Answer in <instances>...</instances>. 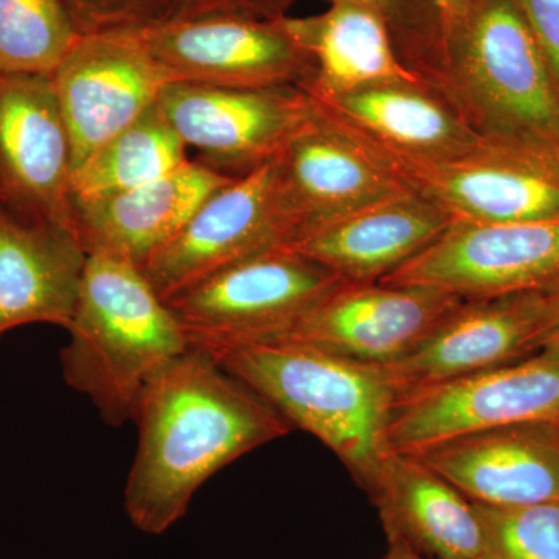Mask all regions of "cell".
Wrapping results in <instances>:
<instances>
[{
  "label": "cell",
  "mask_w": 559,
  "mask_h": 559,
  "mask_svg": "<svg viewBox=\"0 0 559 559\" xmlns=\"http://www.w3.org/2000/svg\"><path fill=\"white\" fill-rule=\"evenodd\" d=\"M559 425V347L404 393L388 428V451L419 454L443 441L503 426Z\"/></svg>",
  "instance_id": "cell-6"
},
{
  "label": "cell",
  "mask_w": 559,
  "mask_h": 559,
  "mask_svg": "<svg viewBox=\"0 0 559 559\" xmlns=\"http://www.w3.org/2000/svg\"><path fill=\"white\" fill-rule=\"evenodd\" d=\"M72 148V171L153 108L168 80L135 28L83 35L50 73Z\"/></svg>",
  "instance_id": "cell-12"
},
{
  "label": "cell",
  "mask_w": 559,
  "mask_h": 559,
  "mask_svg": "<svg viewBox=\"0 0 559 559\" xmlns=\"http://www.w3.org/2000/svg\"><path fill=\"white\" fill-rule=\"evenodd\" d=\"M72 148L50 73H0V202L73 227Z\"/></svg>",
  "instance_id": "cell-15"
},
{
  "label": "cell",
  "mask_w": 559,
  "mask_h": 559,
  "mask_svg": "<svg viewBox=\"0 0 559 559\" xmlns=\"http://www.w3.org/2000/svg\"><path fill=\"white\" fill-rule=\"evenodd\" d=\"M81 35L143 28L167 21L171 0H66Z\"/></svg>",
  "instance_id": "cell-28"
},
{
  "label": "cell",
  "mask_w": 559,
  "mask_h": 559,
  "mask_svg": "<svg viewBox=\"0 0 559 559\" xmlns=\"http://www.w3.org/2000/svg\"><path fill=\"white\" fill-rule=\"evenodd\" d=\"M289 240L271 160L210 194L142 272L167 301L216 272Z\"/></svg>",
  "instance_id": "cell-11"
},
{
  "label": "cell",
  "mask_w": 559,
  "mask_h": 559,
  "mask_svg": "<svg viewBox=\"0 0 559 559\" xmlns=\"http://www.w3.org/2000/svg\"><path fill=\"white\" fill-rule=\"evenodd\" d=\"M86 263L73 227L22 215L0 202V340L32 323L68 330Z\"/></svg>",
  "instance_id": "cell-19"
},
{
  "label": "cell",
  "mask_w": 559,
  "mask_h": 559,
  "mask_svg": "<svg viewBox=\"0 0 559 559\" xmlns=\"http://www.w3.org/2000/svg\"><path fill=\"white\" fill-rule=\"evenodd\" d=\"M426 80L484 138L559 154V83L514 0H476Z\"/></svg>",
  "instance_id": "cell-2"
},
{
  "label": "cell",
  "mask_w": 559,
  "mask_h": 559,
  "mask_svg": "<svg viewBox=\"0 0 559 559\" xmlns=\"http://www.w3.org/2000/svg\"><path fill=\"white\" fill-rule=\"evenodd\" d=\"M286 31L314 62L301 90L310 95H340L389 83H426L401 58L385 22L352 3H331L318 16L282 17Z\"/></svg>",
  "instance_id": "cell-23"
},
{
  "label": "cell",
  "mask_w": 559,
  "mask_h": 559,
  "mask_svg": "<svg viewBox=\"0 0 559 559\" xmlns=\"http://www.w3.org/2000/svg\"><path fill=\"white\" fill-rule=\"evenodd\" d=\"M381 164L451 221L559 219V154L551 151L487 138L454 159Z\"/></svg>",
  "instance_id": "cell-8"
},
{
  "label": "cell",
  "mask_w": 559,
  "mask_h": 559,
  "mask_svg": "<svg viewBox=\"0 0 559 559\" xmlns=\"http://www.w3.org/2000/svg\"><path fill=\"white\" fill-rule=\"evenodd\" d=\"M559 311V283L549 288L465 300L425 344L384 366L399 396L535 355Z\"/></svg>",
  "instance_id": "cell-13"
},
{
  "label": "cell",
  "mask_w": 559,
  "mask_h": 559,
  "mask_svg": "<svg viewBox=\"0 0 559 559\" xmlns=\"http://www.w3.org/2000/svg\"><path fill=\"white\" fill-rule=\"evenodd\" d=\"M450 223L432 202L404 191L301 231L285 248L347 283H374L428 248Z\"/></svg>",
  "instance_id": "cell-22"
},
{
  "label": "cell",
  "mask_w": 559,
  "mask_h": 559,
  "mask_svg": "<svg viewBox=\"0 0 559 559\" xmlns=\"http://www.w3.org/2000/svg\"><path fill=\"white\" fill-rule=\"evenodd\" d=\"M484 525L481 559H559V503L491 507L474 502Z\"/></svg>",
  "instance_id": "cell-26"
},
{
  "label": "cell",
  "mask_w": 559,
  "mask_h": 559,
  "mask_svg": "<svg viewBox=\"0 0 559 559\" xmlns=\"http://www.w3.org/2000/svg\"><path fill=\"white\" fill-rule=\"evenodd\" d=\"M235 178L200 160H189L145 186L98 200L70 202L73 229L87 255L108 253L142 270L210 194Z\"/></svg>",
  "instance_id": "cell-21"
},
{
  "label": "cell",
  "mask_w": 559,
  "mask_h": 559,
  "mask_svg": "<svg viewBox=\"0 0 559 559\" xmlns=\"http://www.w3.org/2000/svg\"><path fill=\"white\" fill-rule=\"evenodd\" d=\"M476 0H432L441 22V31H448L460 17L465 16L466 11Z\"/></svg>",
  "instance_id": "cell-31"
},
{
  "label": "cell",
  "mask_w": 559,
  "mask_h": 559,
  "mask_svg": "<svg viewBox=\"0 0 559 559\" xmlns=\"http://www.w3.org/2000/svg\"><path fill=\"white\" fill-rule=\"evenodd\" d=\"M390 543L432 559H481L484 525L473 500L417 455L388 451L364 479Z\"/></svg>",
  "instance_id": "cell-20"
},
{
  "label": "cell",
  "mask_w": 559,
  "mask_h": 559,
  "mask_svg": "<svg viewBox=\"0 0 559 559\" xmlns=\"http://www.w3.org/2000/svg\"><path fill=\"white\" fill-rule=\"evenodd\" d=\"M559 83V0H514Z\"/></svg>",
  "instance_id": "cell-30"
},
{
  "label": "cell",
  "mask_w": 559,
  "mask_h": 559,
  "mask_svg": "<svg viewBox=\"0 0 559 559\" xmlns=\"http://www.w3.org/2000/svg\"><path fill=\"white\" fill-rule=\"evenodd\" d=\"M551 347H559V311L546 336L543 337V342H540V349Z\"/></svg>",
  "instance_id": "cell-33"
},
{
  "label": "cell",
  "mask_w": 559,
  "mask_h": 559,
  "mask_svg": "<svg viewBox=\"0 0 559 559\" xmlns=\"http://www.w3.org/2000/svg\"><path fill=\"white\" fill-rule=\"evenodd\" d=\"M157 105L187 150H197L202 164L229 176L274 160L314 116V103L299 86L170 83Z\"/></svg>",
  "instance_id": "cell-9"
},
{
  "label": "cell",
  "mask_w": 559,
  "mask_h": 559,
  "mask_svg": "<svg viewBox=\"0 0 559 559\" xmlns=\"http://www.w3.org/2000/svg\"><path fill=\"white\" fill-rule=\"evenodd\" d=\"M412 455L473 502L559 503V425L555 423L477 430Z\"/></svg>",
  "instance_id": "cell-18"
},
{
  "label": "cell",
  "mask_w": 559,
  "mask_h": 559,
  "mask_svg": "<svg viewBox=\"0 0 559 559\" xmlns=\"http://www.w3.org/2000/svg\"><path fill=\"white\" fill-rule=\"evenodd\" d=\"M462 300L491 299L559 283V219L451 221L428 248L380 280Z\"/></svg>",
  "instance_id": "cell-7"
},
{
  "label": "cell",
  "mask_w": 559,
  "mask_h": 559,
  "mask_svg": "<svg viewBox=\"0 0 559 559\" xmlns=\"http://www.w3.org/2000/svg\"><path fill=\"white\" fill-rule=\"evenodd\" d=\"M81 36L66 0H0V73H51Z\"/></svg>",
  "instance_id": "cell-25"
},
{
  "label": "cell",
  "mask_w": 559,
  "mask_h": 559,
  "mask_svg": "<svg viewBox=\"0 0 559 559\" xmlns=\"http://www.w3.org/2000/svg\"><path fill=\"white\" fill-rule=\"evenodd\" d=\"M205 353L289 426L322 441L359 484L388 452L385 437L399 393L384 366L278 341Z\"/></svg>",
  "instance_id": "cell-3"
},
{
  "label": "cell",
  "mask_w": 559,
  "mask_h": 559,
  "mask_svg": "<svg viewBox=\"0 0 559 559\" xmlns=\"http://www.w3.org/2000/svg\"><path fill=\"white\" fill-rule=\"evenodd\" d=\"M282 17L223 14L167 20L135 31L168 84L300 87L314 73V62Z\"/></svg>",
  "instance_id": "cell-10"
},
{
  "label": "cell",
  "mask_w": 559,
  "mask_h": 559,
  "mask_svg": "<svg viewBox=\"0 0 559 559\" xmlns=\"http://www.w3.org/2000/svg\"><path fill=\"white\" fill-rule=\"evenodd\" d=\"M274 167L289 242L326 221L409 191L316 106L314 116L280 151Z\"/></svg>",
  "instance_id": "cell-17"
},
{
  "label": "cell",
  "mask_w": 559,
  "mask_h": 559,
  "mask_svg": "<svg viewBox=\"0 0 559 559\" xmlns=\"http://www.w3.org/2000/svg\"><path fill=\"white\" fill-rule=\"evenodd\" d=\"M440 290L342 283L277 340L359 362L389 366L417 352L463 304Z\"/></svg>",
  "instance_id": "cell-14"
},
{
  "label": "cell",
  "mask_w": 559,
  "mask_h": 559,
  "mask_svg": "<svg viewBox=\"0 0 559 559\" xmlns=\"http://www.w3.org/2000/svg\"><path fill=\"white\" fill-rule=\"evenodd\" d=\"M345 283L296 250L280 246L202 280L167 300L190 348L277 340Z\"/></svg>",
  "instance_id": "cell-5"
},
{
  "label": "cell",
  "mask_w": 559,
  "mask_h": 559,
  "mask_svg": "<svg viewBox=\"0 0 559 559\" xmlns=\"http://www.w3.org/2000/svg\"><path fill=\"white\" fill-rule=\"evenodd\" d=\"M68 331L62 378L114 428L131 421L150 378L190 349L179 320L142 270L108 253L87 255Z\"/></svg>",
  "instance_id": "cell-4"
},
{
  "label": "cell",
  "mask_w": 559,
  "mask_h": 559,
  "mask_svg": "<svg viewBox=\"0 0 559 559\" xmlns=\"http://www.w3.org/2000/svg\"><path fill=\"white\" fill-rule=\"evenodd\" d=\"M131 421L139 443L124 511L135 528L154 536L186 516L194 492L219 469L290 430L266 401L198 348L150 378Z\"/></svg>",
  "instance_id": "cell-1"
},
{
  "label": "cell",
  "mask_w": 559,
  "mask_h": 559,
  "mask_svg": "<svg viewBox=\"0 0 559 559\" xmlns=\"http://www.w3.org/2000/svg\"><path fill=\"white\" fill-rule=\"evenodd\" d=\"M189 160L186 143L156 103L72 171L70 202L98 200L145 186Z\"/></svg>",
  "instance_id": "cell-24"
},
{
  "label": "cell",
  "mask_w": 559,
  "mask_h": 559,
  "mask_svg": "<svg viewBox=\"0 0 559 559\" xmlns=\"http://www.w3.org/2000/svg\"><path fill=\"white\" fill-rule=\"evenodd\" d=\"M373 11L388 25L401 58L425 75L439 61L443 31L432 0H330Z\"/></svg>",
  "instance_id": "cell-27"
},
{
  "label": "cell",
  "mask_w": 559,
  "mask_h": 559,
  "mask_svg": "<svg viewBox=\"0 0 559 559\" xmlns=\"http://www.w3.org/2000/svg\"><path fill=\"white\" fill-rule=\"evenodd\" d=\"M294 0H171L168 20L202 16H246L257 20H278Z\"/></svg>",
  "instance_id": "cell-29"
},
{
  "label": "cell",
  "mask_w": 559,
  "mask_h": 559,
  "mask_svg": "<svg viewBox=\"0 0 559 559\" xmlns=\"http://www.w3.org/2000/svg\"><path fill=\"white\" fill-rule=\"evenodd\" d=\"M384 559H432L425 557V555H419L417 551L409 549V547L403 546V544L399 543H390L388 555H385Z\"/></svg>",
  "instance_id": "cell-32"
},
{
  "label": "cell",
  "mask_w": 559,
  "mask_h": 559,
  "mask_svg": "<svg viewBox=\"0 0 559 559\" xmlns=\"http://www.w3.org/2000/svg\"><path fill=\"white\" fill-rule=\"evenodd\" d=\"M310 97L320 116L380 162L454 159L487 139L429 81Z\"/></svg>",
  "instance_id": "cell-16"
}]
</instances>
